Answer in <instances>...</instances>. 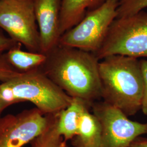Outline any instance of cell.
<instances>
[{
    "label": "cell",
    "instance_id": "6da1fadb",
    "mask_svg": "<svg viewBox=\"0 0 147 147\" xmlns=\"http://www.w3.org/2000/svg\"><path fill=\"white\" fill-rule=\"evenodd\" d=\"M46 55L39 68L70 97L83 100L90 107L101 99L100 61L94 53L58 44Z\"/></svg>",
    "mask_w": 147,
    "mask_h": 147
},
{
    "label": "cell",
    "instance_id": "7a4b0ae2",
    "mask_svg": "<svg viewBox=\"0 0 147 147\" xmlns=\"http://www.w3.org/2000/svg\"><path fill=\"white\" fill-rule=\"evenodd\" d=\"M101 99L127 117L141 110L144 80L140 61L112 55L99 63Z\"/></svg>",
    "mask_w": 147,
    "mask_h": 147
},
{
    "label": "cell",
    "instance_id": "3957f363",
    "mask_svg": "<svg viewBox=\"0 0 147 147\" xmlns=\"http://www.w3.org/2000/svg\"><path fill=\"white\" fill-rule=\"evenodd\" d=\"M71 100L40 68L0 83V101L9 105L29 101L44 115L57 113L67 107Z\"/></svg>",
    "mask_w": 147,
    "mask_h": 147
},
{
    "label": "cell",
    "instance_id": "277c9868",
    "mask_svg": "<svg viewBox=\"0 0 147 147\" xmlns=\"http://www.w3.org/2000/svg\"><path fill=\"white\" fill-rule=\"evenodd\" d=\"M94 55L99 61L112 55L147 57V11L116 18Z\"/></svg>",
    "mask_w": 147,
    "mask_h": 147
},
{
    "label": "cell",
    "instance_id": "5b68a950",
    "mask_svg": "<svg viewBox=\"0 0 147 147\" xmlns=\"http://www.w3.org/2000/svg\"><path fill=\"white\" fill-rule=\"evenodd\" d=\"M118 3L106 1L98 8L89 11L81 21L63 34L59 44L94 54L102 45L111 25L117 18Z\"/></svg>",
    "mask_w": 147,
    "mask_h": 147
},
{
    "label": "cell",
    "instance_id": "8992f818",
    "mask_svg": "<svg viewBox=\"0 0 147 147\" xmlns=\"http://www.w3.org/2000/svg\"><path fill=\"white\" fill-rule=\"evenodd\" d=\"M36 0H0V29L28 51L40 53Z\"/></svg>",
    "mask_w": 147,
    "mask_h": 147
},
{
    "label": "cell",
    "instance_id": "52a82bcc",
    "mask_svg": "<svg viewBox=\"0 0 147 147\" xmlns=\"http://www.w3.org/2000/svg\"><path fill=\"white\" fill-rule=\"evenodd\" d=\"M91 108L101 126L99 147H128L138 137L147 135V122L131 121L118 109L104 101H96Z\"/></svg>",
    "mask_w": 147,
    "mask_h": 147
},
{
    "label": "cell",
    "instance_id": "ba28073f",
    "mask_svg": "<svg viewBox=\"0 0 147 147\" xmlns=\"http://www.w3.org/2000/svg\"><path fill=\"white\" fill-rule=\"evenodd\" d=\"M56 114L44 115L37 108L0 118V147H22L51 125Z\"/></svg>",
    "mask_w": 147,
    "mask_h": 147
},
{
    "label": "cell",
    "instance_id": "9c48e42d",
    "mask_svg": "<svg viewBox=\"0 0 147 147\" xmlns=\"http://www.w3.org/2000/svg\"><path fill=\"white\" fill-rule=\"evenodd\" d=\"M61 0H36L35 14L40 35V53L47 55L57 46L61 37Z\"/></svg>",
    "mask_w": 147,
    "mask_h": 147
},
{
    "label": "cell",
    "instance_id": "30bf717a",
    "mask_svg": "<svg viewBox=\"0 0 147 147\" xmlns=\"http://www.w3.org/2000/svg\"><path fill=\"white\" fill-rule=\"evenodd\" d=\"M89 108L83 100L72 98L68 106L57 113L56 129L65 141L71 140L78 134L83 116Z\"/></svg>",
    "mask_w": 147,
    "mask_h": 147
},
{
    "label": "cell",
    "instance_id": "8fae6325",
    "mask_svg": "<svg viewBox=\"0 0 147 147\" xmlns=\"http://www.w3.org/2000/svg\"><path fill=\"white\" fill-rule=\"evenodd\" d=\"M105 2V0H61L60 14L61 36L81 21L87 14L88 9L90 11L96 9Z\"/></svg>",
    "mask_w": 147,
    "mask_h": 147
},
{
    "label": "cell",
    "instance_id": "7c38bea8",
    "mask_svg": "<svg viewBox=\"0 0 147 147\" xmlns=\"http://www.w3.org/2000/svg\"><path fill=\"white\" fill-rule=\"evenodd\" d=\"M101 126L97 118L89 110L83 116L78 134L71 140L73 147H99Z\"/></svg>",
    "mask_w": 147,
    "mask_h": 147
},
{
    "label": "cell",
    "instance_id": "4fadbf2b",
    "mask_svg": "<svg viewBox=\"0 0 147 147\" xmlns=\"http://www.w3.org/2000/svg\"><path fill=\"white\" fill-rule=\"evenodd\" d=\"M19 45L5 53L11 66L20 73H26L39 68L45 62L47 55L42 53L25 51Z\"/></svg>",
    "mask_w": 147,
    "mask_h": 147
},
{
    "label": "cell",
    "instance_id": "5bb4252c",
    "mask_svg": "<svg viewBox=\"0 0 147 147\" xmlns=\"http://www.w3.org/2000/svg\"><path fill=\"white\" fill-rule=\"evenodd\" d=\"M57 114L53 124L47 130L31 142L32 147H67V141L56 129Z\"/></svg>",
    "mask_w": 147,
    "mask_h": 147
},
{
    "label": "cell",
    "instance_id": "9a60e30c",
    "mask_svg": "<svg viewBox=\"0 0 147 147\" xmlns=\"http://www.w3.org/2000/svg\"><path fill=\"white\" fill-rule=\"evenodd\" d=\"M147 7V0H120L117 8V18L131 16Z\"/></svg>",
    "mask_w": 147,
    "mask_h": 147
},
{
    "label": "cell",
    "instance_id": "2e32d148",
    "mask_svg": "<svg viewBox=\"0 0 147 147\" xmlns=\"http://www.w3.org/2000/svg\"><path fill=\"white\" fill-rule=\"evenodd\" d=\"M21 73L13 68L8 62L5 53L0 55V83L16 78Z\"/></svg>",
    "mask_w": 147,
    "mask_h": 147
},
{
    "label": "cell",
    "instance_id": "e0dca14e",
    "mask_svg": "<svg viewBox=\"0 0 147 147\" xmlns=\"http://www.w3.org/2000/svg\"><path fill=\"white\" fill-rule=\"evenodd\" d=\"M144 80V90L142 99L141 110L143 114L147 117V60H140Z\"/></svg>",
    "mask_w": 147,
    "mask_h": 147
},
{
    "label": "cell",
    "instance_id": "ac0fdd59",
    "mask_svg": "<svg viewBox=\"0 0 147 147\" xmlns=\"http://www.w3.org/2000/svg\"><path fill=\"white\" fill-rule=\"evenodd\" d=\"M20 45L21 44L16 42L10 37L5 36L1 29H0V55Z\"/></svg>",
    "mask_w": 147,
    "mask_h": 147
},
{
    "label": "cell",
    "instance_id": "d6986e66",
    "mask_svg": "<svg viewBox=\"0 0 147 147\" xmlns=\"http://www.w3.org/2000/svg\"><path fill=\"white\" fill-rule=\"evenodd\" d=\"M128 147H147V137H138L135 139Z\"/></svg>",
    "mask_w": 147,
    "mask_h": 147
},
{
    "label": "cell",
    "instance_id": "ffe728a7",
    "mask_svg": "<svg viewBox=\"0 0 147 147\" xmlns=\"http://www.w3.org/2000/svg\"><path fill=\"white\" fill-rule=\"evenodd\" d=\"M10 105L7 103L5 102H2V101H0V116H1V113L5 110V109L7 107L9 106ZM1 118V117H0Z\"/></svg>",
    "mask_w": 147,
    "mask_h": 147
},
{
    "label": "cell",
    "instance_id": "44dd1931",
    "mask_svg": "<svg viewBox=\"0 0 147 147\" xmlns=\"http://www.w3.org/2000/svg\"><path fill=\"white\" fill-rule=\"evenodd\" d=\"M106 1H112V2H116V3H118V2L120 1V0H105Z\"/></svg>",
    "mask_w": 147,
    "mask_h": 147
}]
</instances>
